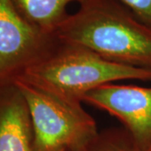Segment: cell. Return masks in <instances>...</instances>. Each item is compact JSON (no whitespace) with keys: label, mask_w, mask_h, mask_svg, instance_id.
Listing matches in <instances>:
<instances>
[{"label":"cell","mask_w":151,"mask_h":151,"mask_svg":"<svg viewBox=\"0 0 151 151\" xmlns=\"http://www.w3.org/2000/svg\"><path fill=\"white\" fill-rule=\"evenodd\" d=\"M84 151H140L123 127L99 131Z\"/></svg>","instance_id":"8"},{"label":"cell","mask_w":151,"mask_h":151,"mask_svg":"<svg viewBox=\"0 0 151 151\" xmlns=\"http://www.w3.org/2000/svg\"><path fill=\"white\" fill-rule=\"evenodd\" d=\"M55 34L27 21L11 0H0V84L14 82L50 53Z\"/></svg>","instance_id":"4"},{"label":"cell","mask_w":151,"mask_h":151,"mask_svg":"<svg viewBox=\"0 0 151 151\" xmlns=\"http://www.w3.org/2000/svg\"><path fill=\"white\" fill-rule=\"evenodd\" d=\"M123 124L140 151H151V87L108 83L82 99Z\"/></svg>","instance_id":"5"},{"label":"cell","mask_w":151,"mask_h":151,"mask_svg":"<svg viewBox=\"0 0 151 151\" xmlns=\"http://www.w3.org/2000/svg\"><path fill=\"white\" fill-rule=\"evenodd\" d=\"M146 26L151 29V0H118Z\"/></svg>","instance_id":"9"},{"label":"cell","mask_w":151,"mask_h":151,"mask_svg":"<svg viewBox=\"0 0 151 151\" xmlns=\"http://www.w3.org/2000/svg\"><path fill=\"white\" fill-rule=\"evenodd\" d=\"M85 0H11L19 13L27 21L44 31L55 34L69 15L67 7L71 3L81 4Z\"/></svg>","instance_id":"7"},{"label":"cell","mask_w":151,"mask_h":151,"mask_svg":"<svg viewBox=\"0 0 151 151\" xmlns=\"http://www.w3.org/2000/svg\"><path fill=\"white\" fill-rule=\"evenodd\" d=\"M19 78L63 99L82 103L87 92L105 84L151 81V70L115 63L84 46L59 40L50 53Z\"/></svg>","instance_id":"2"},{"label":"cell","mask_w":151,"mask_h":151,"mask_svg":"<svg viewBox=\"0 0 151 151\" xmlns=\"http://www.w3.org/2000/svg\"><path fill=\"white\" fill-rule=\"evenodd\" d=\"M55 34L110 61L151 70V29L118 0H85Z\"/></svg>","instance_id":"1"},{"label":"cell","mask_w":151,"mask_h":151,"mask_svg":"<svg viewBox=\"0 0 151 151\" xmlns=\"http://www.w3.org/2000/svg\"><path fill=\"white\" fill-rule=\"evenodd\" d=\"M27 102L35 151H84L99 130L81 103L63 99L17 78Z\"/></svg>","instance_id":"3"},{"label":"cell","mask_w":151,"mask_h":151,"mask_svg":"<svg viewBox=\"0 0 151 151\" xmlns=\"http://www.w3.org/2000/svg\"><path fill=\"white\" fill-rule=\"evenodd\" d=\"M0 151H35L29 107L14 81L0 84Z\"/></svg>","instance_id":"6"}]
</instances>
